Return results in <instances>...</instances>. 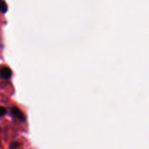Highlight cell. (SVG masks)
I'll use <instances>...</instances> for the list:
<instances>
[{
	"instance_id": "cell-4",
	"label": "cell",
	"mask_w": 149,
	"mask_h": 149,
	"mask_svg": "<svg viewBox=\"0 0 149 149\" xmlns=\"http://www.w3.org/2000/svg\"><path fill=\"white\" fill-rule=\"evenodd\" d=\"M7 113V109L3 106H0V116H3Z\"/></svg>"
},
{
	"instance_id": "cell-1",
	"label": "cell",
	"mask_w": 149,
	"mask_h": 149,
	"mask_svg": "<svg viewBox=\"0 0 149 149\" xmlns=\"http://www.w3.org/2000/svg\"><path fill=\"white\" fill-rule=\"evenodd\" d=\"M12 71L10 68L7 67H3L0 68V77L4 79H8L11 77Z\"/></svg>"
},
{
	"instance_id": "cell-3",
	"label": "cell",
	"mask_w": 149,
	"mask_h": 149,
	"mask_svg": "<svg viewBox=\"0 0 149 149\" xmlns=\"http://www.w3.org/2000/svg\"><path fill=\"white\" fill-rule=\"evenodd\" d=\"M0 11L2 13H5L7 11V5L4 0H0Z\"/></svg>"
},
{
	"instance_id": "cell-5",
	"label": "cell",
	"mask_w": 149,
	"mask_h": 149,
	"mask_svg": "<svg viewBox=\"0 0 149 149\" xmlns=\"http://www.w3.org/2000/svg\"><path fill=\"white\" fill-rule=\"evenodd\" d=\"M19 144L17 143H13L10 146V149H16L17 148H18Z\"/></svg>"
},
{
	"instance_id": "cell-7",
	"label": "cell",
	"mask_w": 149,
	"mask_h": 149,
	"mask_svg": "<svg viewBox=\"0 0 149 149\" xmlns=\"http://www.w3.org/2000/svg\"><path fill=\"white\" fill-rule=\"evenodd\" d=\"M0 130H1V128H0Z\"/></svg>"
},
{
	"instance_id": "cell-2",
	"label": "cell",
	"mask_w": 149,
	"mask_h": 149,
	"mask_svg": "<svg viewBox=\"0 0 149 149\" xmlns=\"http://www.w3.org/2000/svg\"><path fill=\"white\" fill-rule=\"evenodd\" d=\"M12 113L13 114V116H15L16 118H17L18 119H20V121L23 122L25 120V116L23 114V112L17 107H13L12 108Z\"/></svg>"
},
{
	"instance_id": "cell-6",
	"label": "cell",
	"mask_w": 149,
	"mask_h": 149,
	"mask_svg": "<svg viewBox=\"0 0 149 149\" xmlns=\"http://www.w3.org/2000/svg\"><path fill=\"white\" fill-rule=\"evenodd\" d=\"M0 146H1V141H0Z\"/></svg>"
}]
</instances>
